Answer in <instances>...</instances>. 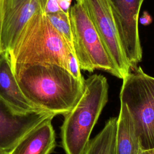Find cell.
Returning <instances> with one entry per match:
<instances>
[{
  "label": "cell",
  "instance_id": "cell-15",
  "mask_svg": "<svg viewBox=\"0 0 154 154\" xmlns=\"http://www.w3.org/2000/svg\"><path fill=\"white\" fill-rule=\"evenodd\" d=\"M68 70L70 74L77 80L80 81L81 82L84 84L85 79L82 77L81 69L77 61V59L74 54L70 52L69 57V61H68Z\"/></svg>",
  "mask_w": 154,
  "mask_h": 154
},
{
  "label": "cell",
  "instance_id": "cell-12",
  "mask_svg": "<svg viewBox=\"0 0 154 154\" xmlns=\"http://www.w3.org/2000/svg\"><path fill=\"white\" fill-rule=\"evenodd\" d=\"M141 151L132 117L126 104L120 102L116 125V154H138Z\"/></svg>",
  "mask_w": 154,
  "mask_h": 154
},
{
  "label": "cell",
  "instance_id": "cell-6",
  "mask_svg": "<svg viewBox=\"0 0 154 154\" xmlns=\"http://www.w3.org/2000/svg\"><path fill=\"white\" fill-rule=\"evenodd\" d=\"M92 22L122 79L131 70L109 0H78Z\"/></svg>",
  "mask_w": 154,
  "mask_h": 154
},
{
  "label": "cell",
  "instance_id": "cell-17",
  "mask_svg": "<svg viewBox=\"0 0 154 154\" xmlns=\"http://www.w3.org/2000/svg\"><path fill=\"white\" fill-rule=\"evenodd\" d=\"M62 11L67 12L70 8L71 0H56Z\"/></svg>",
  "mask_w": 154,
  "mask_h": 154
},
{
  "label": "cell",
  "instance_id": "cell-4",
  "mask_svg": "<svg viewBox=\"0 0 154 154\" xmlns=\"http://www.w3.org/2000/svg\"><path fill=\"white\" fill-rule=\"evenodd\" d=\"M120 93L132 117L141 150L154 149V78L141 67L123 79Z\"/></svg>",
  "mask_w": 154,
  "mask_h": 154
},
{
  "label": "cell",
  "instance_id": "cell-19",
  "mask_svg": "<svg viewBox=\"0 0 154 154\" xmlns=\"http://www.w3.org/2000/svg\"><path fill=\"white\" fill-rule=\"evenodd\" d=\"M138 154H149V152H148V151H143V150H141Z\"/></svg>",
  "mask_w": 154,
  "mask_h": 154
},
{
  "label": "cell",
  "instance_id": "cell-20",
  "mask_svg": "<svg viewBox=\"0 0 154 154\" xmlns=\"http://www.w3.org/2000/svg\"><path fill=\"white\" fill-rule=\"evenodd\" d=\"M0 154H11V152H5V151H0Z\"/></svg>",
  "mask_w": 154,
  "mask_h": 154
},
{
  "label": "cell",
  "instance_id": "cell-2",
  "mask_svg": "<svg viewBox=\"0 0 154 154\" xmlns=\"http://www.w3.org/2000/svg\"><path fill=\"white\" fill-rule=\"evenodd\" d=\"M8 52L11 64H53L68 71L69 57L72 52L51 23L45 10L36 12L29 19Z\"/></svg>",
  "mask_w": 154,
  "mask_h": 154
},
{
  "label": "cell",
  "instance_id": "cell-13",
  "mask_svg": "<svg viewBox=\"0 0 154 154\" xmlns=\"http://www.w3.org/2000/svg\"><path fill=\"white\" fill-rule=\"evenodd\" d=\"M117 117L106 121L103 129L89 143L83 154H116Z\"/></svg>",
  "mask_w": 154,
  "mask_h": 154
},
{
  "label": "cell",
  "instance_id": "cell-9",
  "mask_svg": "<svg viewBox=\"0 0 154 154\" xmlns=\"http://www.w3.org/2000/svg\"><path fill=\"white\" fill-rule=\"evenodd\" d=\"M48 0H2L1 45L9 51L23 26L37 11L45 10Z\"/></svg>",
  "mask_w": 154,
  "mask_h": 154
},
{
  "label": "cell",
  "instance_id": "cell-1",
  "mask_svg": "<svg viewBox=\"0 0 154 154\" xmlns=\"http://www.w3.org/2000/svg\"><path fill=\"white\" fill-rule=\"evenodd\" d=\"M17 82L34 105L54 115H66L82 95L84 84L57 64L13 63Z\"/></svg>",
  "mask_w": 154,
  "mask_h": 154
},
{
  "label": "cell",
  "instance_id": "cell-3",
  "mask_svg": "<svg viewBox=\"0 0 154 154\" xmlns=\"http://www.w3.org/2000/svg\"><path fill=\"white\" fill-rule=\"evenodd\" d=\"M106 78L94 74L85 79L84 91L77 103L66 115L61 128L66 154H83L91 131L108 99Z\"/></svg>",
  "mask_w": 154,
  "mask_h": 154
},
{
  "label": "cell",
  "instance_id": "cell-7",
  "mask_svg": "<svg viewBox=\"0 0 154 154\" xmlns=\"http://www.w3.org/2000/svg\"><path fill=\"white\" fill-rule=\"evenodd\" d=\"M144 1L109 0L125 56L132 70L137 67L143 56L138 17Z\"/></svg>",
  "mask_w": 154,
  "mask_h": 154
},
{
  "label": "cell",
  "instance_id": "cell-11",
  "mask_svg": "<svg viewBox=\"0 0 154 154\" xmlns=\"http://www.w3.org/2000/svg\"><path fill=\"white\" fill-rule=\"evenodd\" d=\"M53 118L46 119L31 129L19 141L11 154H50L56 144L51 123Z\"/></svg>",
  "mask_w": 154,
  "mask_h": 154
},
{
  "label": "cell",
  "instance_id": "cell-8",
  "mask_svg": "<svg viewBox=\"0 0 154 154\" xmlns=\"http://www.w3.org/2000/svg\"><path fill=\"white\" fill-rule=\"evenodd\" d=\"M55 115L45 110L21 112L0 97V151L11 152L31 129Z\"/></svg>",
  "mask_w": 154,
  "mask_h": 154
},
{
  "label": "cell",
  "instance_id": "cell-21",
  "mask_svg": "<svg viewBox=\"0 0 154 154\" xmlns=\"http://www.w3.org/2000/svg\"><path fill=\"white\" fill-rule=\"evenodd\" d=\"M148 152H149V154H154V149L148 150Z\"/></svg>",
  "mask_w": 154,
  "mask_h": 154
},
{
  "label": "cell",
  "instance_id": "cell-18",
  "mask_svg": "<svg viewBox=\"0 0 154 154\" xmlns=\"http://www.w3.org/2000/svg\"><path fill=\"white\" fill-rule=\"evenodd\" d=\"M2 0H0V55L2 54V45H1V12H2Z\"/></svg>",
  "mask_w": 154,
  "mask_h": 154
},
{
  "label": "cell",
  "instance_id": "cell-14",
  "mask_svg": "<svg viewBox=\"0 0 154 154\" xmlns=\"http://www.w3.org/2000/svg\"><path fill=\"white\" fill-rule=\"evenodd\" d=\"M46 16L52 25L63 37L70 50L75 54L69 11L65 12L61 10L55 13H47Z\"/></svg>",
  "mask_w": 154,
  "mask_h": 154
},
{
  "label": "cell",
  "instance_id": "cell-16",
  "mask_svg": "<svg viewBox=\"0 0 154 154\" xmlns=\"http://www.w3.org/2000/svg\"><path fill=\"white\" fill-rule=\"evenodd\" d=\"M58 3L56 0H48L45 7V13H55L59 11H61Z\"/></svg>",
  "mask_w": 154,
  "mask_h": 154
},
{
  "label": "cell",
  "instance_id": "cell-10",
  "mask_svg": "<svg viewBox=\"0 0 154 154\" xmlns=\"http://www.w3.org/2000/svg\"><path fill=\"white\" fill-rule=\"evenodd\" d=\"M0 97L21 112L43 110L30 102L22 93L15 78L8 51L2 52L0 55Z\"/></svg>",
  "mask_w": 154,
  "mask_h": 154
},
{
  "label": "cell",
  "instance_id": "cell-5",
  "mask_svg": "<svg viewBox=\"0 0 154 154\" xmlns=\"http://www.w3.org/2000/svg\"><path fill=\"white\" fill-rule=\"evenodd\" d=\"M75 55L81 70L107 72L122 79L92 22L78 0L69 9Z\"/></svg>",
  "mask_w": 154,
  "mask_h": 154
}]
</instances>
